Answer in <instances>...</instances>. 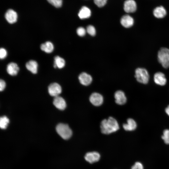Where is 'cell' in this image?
Instances as JSON below:
<instances>
[{"instance_id": "29", "label": "cell", "mask_w": 169, "mask_h": 169, "mask_svg": "<svg viewBox=\"0 0 169 169\" xmlns=\"http://www.w3.org/2000/svg\"><path fill=\"white\" fill-rule=\"evenodd\" d=\"M131 169H143V166L141 162H136L132 166Z\"/></svg>"}, {"instance_id": "25", "label": "cell", "mask_w": 169, "mask_h": 169, "mask_svg": "<svg viewBox=\"0 0 169 169\" xmlns=\"http://www.w3.org/2000/svg\"><path fill=\"white\" fill-rule=\"evenodd\" d=\"M86 31L90 35L94 36L96 34V30L95 28L92 25L88 26L86 28Z\"/></svg>"}, {"instance_id": "15", "label": "cell", "mask_w": 169, "mask_h": 169, "mask_svg": "<svg viewBox=\"0 0 169 169\" xmlns=\"http://www.w3.org/2000/svg\"><path fill=\"white\" fill-rule=\"evenodd\" d=\"M7 71L11 75H17L19 70V68L17 64L11 62L8 64L7 67Z\"/></svg>"}, {"instance_id": "5", "label": "cell", "mask_w": 169, "mask_h": 169, "mask_svg": "<svg viewBox=\"0 0 169 169\" xmlns=\"http://www.w3.org/2000/svg\"><path fill=\"white\" fill-rule=\"evenodd\" d=\"M5 17L9 23L13 24L17 21L18 15L17 13L14 10L9 9L5 13Z\"/></svg>"}, {"instance_id": "3", "label": "cell", "mask_w": 169, "mask_h": 169, "mask_svg": "<svg viewBox=\"0 0 169 169\" xmlns=\"http://www.w3.org/2000/svg\"><path fill=\"white\" fill-rule=\"evenodd\" d=\"M56 131L58 134L63 139H69L72 136V132L67 124L60 123L56 127Z\"/></svg>"}, {"instance_id": "28", "label": "cell", "mask_w": 169, "mask_h": 169, "mask_svg": "<svg viewBox=\"0 0 169 169\" xmlns=\"http://www.w3.org/2000/svg\"><path fill=\"white\" fill-rule=\"evenodd\" d=\"M7 55L6 50L3 48L0 49V58L1 59H3L6 58Z\"/></svg>"}, {"instance_id": "19", "label": "cell", "mask_w": 169, "mask_h": 169, "mask_svg": "<svg viewBox=\"0 0 169 169\" xmlns=\"http://www.w3.org/2000/svg\"><path fill=\"white\" fill-rule=\"evenodd\" d=\"M124 129L126 131H132L136 128L137 124L136 121L132 119L129 118L127 120V123L123 125Z\"/></svg>"}, {"instance_id": "14", "label": "cell", "mask_w": 169, "mask_h": 169, "mask_svg": "<svg viewBox=\"0 0 169 169\" xmlns=\"http://www.w3.org/2000/svg\"><path fill=\"white\" fill-rule=\"evenodd\" d=\"M53 104L57 109L61 110H64L66 106L64 100L62 97L59 96L54 97Z\"/></svg>"}, {"instance_id": "30", "label": "cell", "mask_w": 169, "mask_h": 169, "mask_svg": "<svg viewBox=\"0 0 169 169\" xmlns=\"http://www.w3.org/2000/svg\"><path fill=\"white\" fill-rule=\"evenodd\" d=\"M6 86V83L3 79H1L0 80V90L1 91L3 90Z\"/></svg>"}, {"instance_id": "24", "label": "cell", "mask_w": 169, "mask_h": 169, "mask_svg": "<svg viewBox=\"0 0 169 169\" xmlns=\"http://www.w3.org/2000/svg\"><path fill=\"white\" fill-rule=\"evenodd\" d=\"M161 138L166 144H169V130L166 129L164 131Z\"/></svg>"}, {"instance_id": "21", "label": "cell", "mask_w": 169, "mask_h": 169, "mask_svg": "<svg viewBox=\"0 0 169 169\" xmlns=\"http://www.w3.org/2000/svg\"><path fill=\"white\" fill-rule=\"evenodd\" d=\"M65 65V61L62 58L57 56L54 57V67L59 69L63 68Z\"/></svg>"}, {"instance_id": "16", "label": "cell", "mask_w": 169, "mask_h": 169, "mask_svg": "<svg viewBox=\"0 0 169 169\" xmlns=\"http://www.w3.org/2000/svg\"><path fill=\"white\" fill-rule=\"evenodd\" d=\"M153 14L154 16L156 18H161L166 16V12L163 6H161L157 7L154 9Z\"/></svg>"}, {"instance_id": "18", "label": "cell", "mask_w": 169, "mask_h": 169, "mask_svg": "<svg viewBox=\"0 0 169 169\" xmlns=\"http://www.w3.org/2000/svg\"><path fill=\"white\" fill-rule=\"evenodd\" d=\"M27 69L33 74H36L38 71V64L34 60H30L26 64Z\"/></svg>"}, {"instance_id": "26", "label": "cell", "mask_w": 169, "mask_h": 169, "mask_svg": "<svg viewBox=\"0 0 169 169\" xmlns=\"http://www.w3.org/2000/svg\"><path fill=\"white\" fill-rule=\"evenodd\" d=\"M107 0H94L95 3L99 7L101 8L104 6Z\"/></svg>"}, {"instance_id": "12", "label": "cell", "mask_w": 169, "mask_h": 169, "mask_svg": "<svg viewBox=\"0 0 169 169\" xmlns=\"http://www.w3.org/2000/svg\"><path fill=\"white\" fill-rule=\"evenodd\" d=\"M115 102L118 104L123 105L126 102V98L124 92L121 90L116 91L114 95Z\"/></svg>"}, {"instance_id": "11", "label": "cell", "mask_w": 169, "mask_h": 169, "mask_svg": "<svg viewBox=\"0 0 169 169\" xmlns=\"http://www.w3.org/2000/svg\"><path fill=\"white\" fill-rule=\"evenodd\" d=\"M120 22L122 26L125 28H129L132 27L134 23L133 18L129 15L123 16L120 19Z\"/></svg>"}, {"instance_id": "27", "label": "cell", "mask_w": 169, "mask_h": 169, "mask_svg": "<svg viewBox=\"0 0 169 169\" xmlns=\"http://www.w3.org/2000/svg\"><path fill=\"white\" fill-rule=\"evenodd\" d=\"M86 31L82 27L78 28L76 31L77 34L79 36L82 37L85 35Z\"/></svg>"}, {"instance_id": "23", "label": "cell", "mask_w": 169, "mask_h": 169, "mask_svg": "<svg viewBox=\"0 0 169 169\" xmlns=\"http://www.w3.org/2000/svg\"><path fill=\"white\" fill-rule=\"evenodd\" d=\"M51 5L56 8H60L63 4V0H47Z\"/></svg>"}, {"instance_id": "13", "label": "cell", "mask_w": 169, "mask_h": 169, "mask_svg": "<svg viewBox=\"0 0 169 169\" xmlns=\"http://www.w3.org/2000/svg\"><path fill=\"white\" fill-rule=\"evenodd\" d=\"M78 78L80 83L85 86L90 84L92 80L91 76L85 72L80 74Z\"/></svg>"}, {"instance_id": "9", "label": "cell", "mask_w": 169, "mask_h": 169, "mask_svg": "<svg viewBox=\"0 0 169 169\" xmlns=\"http://www.w3.org/2000/svg\"><path fill=\"white\" fill-rule=\"evenodd\" d=\"M100 154L96 151L88 152L84 156L85 159L90 163L98 161L100 160Z\"/></svg>"}, {"instance_id": "1", "label": "cell", "mask_w": 169, "mask_h": 169, "mask_svg": "<svg viewBox=\"0 0 169 169\" xmlns=\"http://www.w3.org/2000/svg\"><path fill=\"white\" fill-rule=\"evenodd\" d=\"M101 130L104 134H109L117 131L119 129L117 120L114 118L110 117L108 119L103 120L100 124Z\"/></svg>"}, {"instance_id": "20", "label": "cell", "mask_w": 169, "mask_h": 169, "mask_svg": "<svg viewBox=\"0 0 169 169\" xmlns=\"http://www.w3.org/2000/svg\"><path fill=\"white\" fill-rule=\"evenodd\" d=\"M40 49L43 51L47 53H50L53 51L54 46L51 42L47 41L41 45Z\"/></svg>"}, {"instance_id": "6", "label": "cell", "mask_w": 169, "mask_h": 169, "mask_svg": "<svg viewBox=\"0 0 169 169\" xmlns=\"http://www.w3.org/2000/svg\"><path fill=\"white\" fill-rule=\"evenodd\" d=\"M48 91L50 95L55 97L58 96L61 93V87L58 84L53 83L49 86Z\"/></svg>"}, {"instance_id": "10", "label": "cell", "mask_w": 169, "mask_h": 169, "mask_svg": "<svg viewBox=\"0 0 169 169\" xmlns=\"http://www.w3.org/2000/svg\"><path fill=\"white\" fill-rule=\"evenodd\" d=\"M154 80L156 84L161 86L165 85L167 81L165 74L159 72H156L154 74Z\"/></svg>"}, {"instance_id": "4", "label": "cell", "mask_w": 169, "mask_h": 169, "mask_svg": "<svg viewBox=\"0 0 169 169\" xmlns=\"http://www.w3.org/2000/svg\"><path fill=\"white\" fill-rule=\"evenodd\" d=\"M135 77L140 83L146 84L148 82L149 75L147 70L144 68H138L135 72Z\"/></svg>"}, {"instance_id": "31", "label": "cell", "mask_w": 169, "mask_h": 169, "mask_svg": "<svg viewBox=\"0 0 169 169\" xmlns=\"http://www.w3.org/2000/svg\"><path fill=\"white\" fill-rule=\"evenodd\" d=\"M165 112L169 116V105L166 108Z\"/></svg>"}, {"instance_id": "2", "label": "cell", "mask_w": 169, "mask_h": 169, "mask_svg": "<svg viewBox=\"0 0 169 169\" xmlns=\"http://www.w3.org/2000/svg\"><path fill=\"white\" fill-rule=\"evenodd\" d=\"M158 60L162 66L166 69L169 67V49L166 48H162L158 51L157 54Z\"/></svg>"}, {"instance_id": "22", "label": "cell", "mask_w": 169, "mask_h": 169, "mask_svg": "<svg viewBox=\"0 0 169 169\" xmlns=\"http://www.w3.org/2000/svg\"><path fill=\"white\" fill-rule=\"evenodd\" d=\"M9 122V120L8 118L4 116L1 117L0 119V127L2 129H5Z\"/></svg>"}, {"instance_id": "17", "label": "cell", "mask_w": 169, "mask_h": 169, "mask_svg": "<svg viewBox=\"0 0 169 169\" xmlns=\"http://www.w3.org/2000/svg\"><path fill=\"white\" fill-rule=\"evenodd\" d=\"M91 15L90 9L87 7L84 6L82 7L79 11L78 16L81 19H84L89 18Z\"/></svg>"}, {"instance_id": "8", "label": "cell", "mask_w": 169, "mask_h": 169, "mask_svg": "<svg viewBox=\"0 0 169 169\" xmlns=\"http://www.w3.org/2000/svg\"><path fill=\"white\" fill-rule=\"evenodd\" d=\"M90 102L94 105L99 106L101 105L103 101V97L97 93H94L90 96L89 98Z\"/></svg>"}, {"instance_id": "7", "label": "cell", "mask_w": 169, "mask_h": 169, "mask_svg": "<svg viewBox=\"0 0 169 169\" xmlns=\"http://www.w3.org/2000/svg\"><path fill=\"white\" fill-rule=\"evenodd\" d=\"M137 8L135 1L134 0H126L124 4V9L127 13H132L135 12Z\"/></svg>"}]
</instances>
